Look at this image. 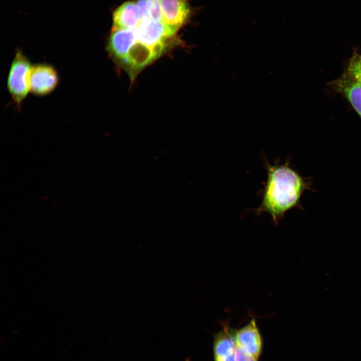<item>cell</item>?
I'll use <instances>...</instances> for the list:
<instances>
[{
  "instance_id": "7a4b0ae2",
  "label": "cell",
  "mask_w": 361,
  "mask_h": 361,
  "mask_svg": "<svg viewBox=\"0 0 361 361\" xmlns=\"http://www.w3.org/2000/svg\"><path fill=\"white\" fill-rule=\"evenodd\" d=\"M32 65L21 50H18L11 64L7 88L14 103L18 108L30 92V78Z\"/></svg>"
},
{
  "instance_id": "8992f818",
  "label": "cell",
  "mask_w": 361,
  "mask_h": 361,
  "mask_svg": "<svg viewBox=\"0 0 361 361\" xmlns=\"http://www.w3.org/2000/svg\"><path fill=\"white\" fill-rule=\"evenodd\" d=\"M160 11L162 22L177 30L191 13L187 0H161Z\"/></svg>"
},
{
  "instance_id": "6da1fadb",
  "label": "cell",
  "mask_w": 361,
  "mask_h": 361,
  "mask_svg": "<svg viewBox=\"0 0 361 361\" xmlns=\"http://www.w3.org/2000/svg\"><path fill=\"white\" fill-rule=\"evenodd\" d=\"M267 179L262 201L256 214L268 213L276 225L286 213L300 205L301 196L309 189L310 182L292 168L288 161L283 164L265 162Z\"/></svg>"
},
{
  "instance_id": "30bf717a",
  "label": "cell",
  "mask_w": 361,
  "mask_h": 361,
  "mask_svg": "<svg viewBox=\"0 0 361 361\" xmlns=\"http://www.w3.org/2000/svg\"><path fill=\"white\" fill-rule=\"evenodd\" d=\"M330 84L350 103L361 119V84L345 73Z\"/></svg>"
},
{
  "instance_id": "ba28073f",
  "label": "cell",
  "mask_w": 361,
  "mask_h": 361,
  "mask_svg": "<svg viewBox=\"0 0 361 361\" xmlns=\"http://www.w3.org/2000/svg\"><path fill=\"white\" fill-rule=\"evenodd\" d=\"M237 345L256 358L260 355L262 339L256 320L252 319L246 325L236 332Z\"/></svg>"
},
{
  "instance_id": "7c38bea8",
  "label": "cell",
  "mask_w": 361,
  "mask_h": 361,
  "mask_svg": "<svg viewBox=\"0 0 361 361\" xmlns=\"http://www.w3.org/2000/svg\"><path fill=\"white\" fill-rule=\"evenodd\" d=\"M161 0H147V8L150 19L162 21L160 11Z\"/></svg>"
},
{
  "instance_id": "277c9868",
  "label": "cell",
  "mask_w": 361,
  "mask_h": 361,
  "mask_svg": "<svg viewBox=\"0 0 361 361\" xmlns=\"http://www.w3.org/2000/svg\"><path fill=\"white\" fill-rule=\"evenodd\" d=\"M59 76L52 65L39 63L33 65L31 71L30 92L37 96L50 94L57 87Z\"/></svg>"
},
{
  "instance_id": "8fae6325",
  "label": "cell",
  "mask_w": 361,
  "mask_h": 361,
  "mask_svg": "<svg viewBox=\"0 0 361 361\" xmlns=\"http://www.w3.org/2000/svg\"><path fill=\"white\" fill-rule=\"evenodd\" d=\"M156 59L152 50L136 42L130 49L123 62L134 69H140Z\"/></svg>"
},
{
  "instance_id": "9c48e42d",
  "label": "cell",
  "mask_w": 361,
  "mask_h": 361,
  "mask_svg": "<svg viewBox=\"0 0 361 361\" xmlns=\"http://www.w3.org/2000/svg\"><path fill=\"white\" fill-rule=\"evenodd\" d=\"M142 22L141 16L136 3L127 1L117 8L112 14L111 30L136 29Z\"/></svg>"
},
{
  "instance_id": "4fadbf2b",
  "label": "cell",
  "mask_w": 361,
  "mask_h": 361,
  "mask_svg": "<svg viewBox=\"0 0 361 361\" xmlns=\"http://www.w3.org/2000/svg\"><path fill=\"white\" fill-rule=\"evenodd\" d=\"M257 358L237 345L235 352V361H257Z\"/></svg>"
},
{
  "instance_id": "52a82bcc",
  "label": "cell",
  "mask_w": 361,
  "mask_h": 361,
  "mask_svg": "<svg viewBox=\"0 0 361 361\" xmlns=\"http://www.w3.org/2000/svg\"><path fill=\"white\" fill-rule=\"evenodd\" d=\"M136 42L135 29L111 30L108 39L107 49L113 58L123 62Z\"/></svg>"
},
{
  "instance_id": "3957f363",
  "label": "cell",
  "mask_w": 361,
  "mask_h": 361,
  "mask_svg": "<svg viewBox=\"0 0 361 361\" xmlns=\"http://www.w3.org/2000/svg\"><path fill=\"white\" fill-rule=\"evenodd\" d=\"M177 31L162 21L148 19L142 21L135 33L137 42L151 48L157 58L163 51L166 41Z\"/></svg>"
},
{
  "instance_id": "9a60e30c",
  "label": "cell",
  "mask_w": 361,
  "mask_h": 361,
  "mask_svg": "<svg viewBox=\"0 0 361 361\" xmlns=\"http://www.w3.org/2000/svg\"><path fill=\"white\" fill-rule=\"evenodd\" d=\"M136 4L139 10L142 21L150 19L147 8V0H136Z\"/></svg>"
},
{
  "instance_id": "5b68a950",
  "label": "cell",
  "mask_w": 361,
  "mask_h": 361,
  "mask_svg": "<svg viewBox=\"0 0 361 361\" xmlns=\"http://www.w3.org/2000/svg\"><path fill=\"white\" fill-rule=\"evenodd\" d=\"M222 325V329L214 336L213 352L215 361H235L236 330L230 327L228 321Z\"/></svg>"
},
{
  "instance_id": "e0dca14e",
  "label": "cell",
  "mask_w": 361,
  "mask_h": 361,
  "mask_svg": "<svg viewBox=\"0 0 361 361\" xmlns=\"http://www.w3.org/2000/svg\"><path fill=\"white\" fill-rule=\"evenodd\" d=\"M188 361H190V360H188Z\"/></svg>"
},
{
  "instance_id": "5bb4252c",
  "label": "cell",
  "mask_w": 361,
  "mask_h": 361,
  "mask_svg": "<svg viewBox=\"0 0 361 361\" xmlns=\"http://www.w3.org/2000/svg\"><path fill=\"white\" fill-rule=\"evenodd\" d=\"M346 73L356 81L361 84V68L348 64Z\"/></svg>"
},
{
  "instance_id": "2e32d148",
  "label": "cell",
  "mask_w": 361,
  "mask_h": 361,
  "mask_svg": "<svg viewBox=\"0 0 361 361\" xmlns=\"http://www.w3.org/2000/svg\"><path fill=\"white\" fill-rule=\"evenodd\" d=\"M348 64L361 68V54L355 53L352 56Z\"/></svg>"
}]
</instances>
